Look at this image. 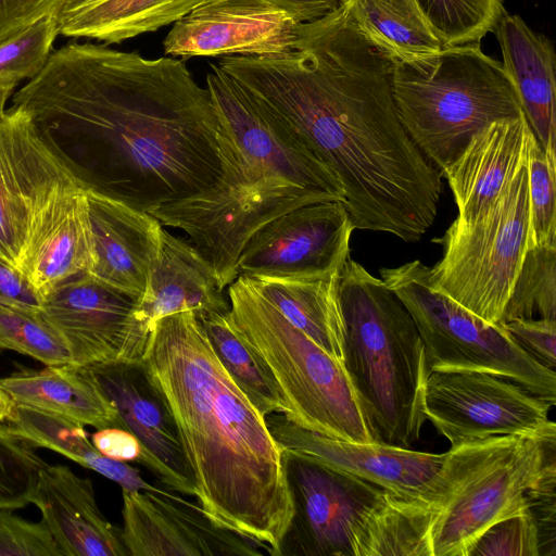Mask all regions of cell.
I'll return each mask as SVG.
<instances>
[{
    "instance_id": "obj_10",
    "label": "cell",
    "mask_w": 556,
    "mask_h": 556,
    "mask_svg": "<svg viewBox=\"0 0 556 556\" xmlns=\"http://www.w3.org/2000/svg\"><path fill=\"white\" fill-rule=\"evenodd\" d=\"M527 162L475 222H453L433 241L442 258L430 267L432 286L491 324H498L529 248Z\"/></svg>"
},
{
    "instance_id": "obj_12",
    "label": "cell",
    "mask_w": 556,
    "mask_h": 556,
    "mask_svg": "<svg viewBox=\"0 0 556 556\" xmlns=\"http://www.w3.org/2000/svg\"><path fill=\"white\" fill-rule=\"evenodd\" d=\"M293 516L280 556H354V532L386 490L305 455L285 451Z\"/></svg>"
},
{
    "instance_id": "obj_18",
    "label": "cell",
    "mask_w": 556,
    "mask_h": 556,
    "mask_svg": "<svg viewBox=\"0 0 556 556\" xmlns=\"http://www.w3.org/2000/svg\"><path fill=\"white\" fill-rule=\"evenodd\" d=\"M74 176L29 115L11 106L0 117V260L20 266L31 216L49 190Z\"/></svg>"
},
{
    "instance_id": "obj_31",
    "label": "cell",
    "mask_w": 556,
    "mask_h": 556,
    "mask_svg": "<svg viewBox=\"0 0 556 556\" xmlns=\"http://www.w3.org/2000/svg\"><path fill=\"white\" fill-rule=\"evenodd\" d=\"M342 7L368 43L393 63L444 48L415 0H343Z\"/></svg>"
},
{
    "instance_id": "obj_1",
    "label": "cell",
    "mask_w": 556,
    "mask_h": 556,
    "mask_svg": "<svg viewBox=\"0 0 556 556\" xmlns=\"http://www.w3.org/2000/svg\"><path fill=\"white\" fill-rule=\"evenodd\" d=\"M88 191L139 211L213 188L219 123L184 60L70 43L12 97Z\"/></svg>"
},
{
    "instance_id": "obj_15",
    "label": "cell",
    "mask_w": 556,
    "mask_h": 556,
    "mask_svg": "<svg viewBox=\"0 0 556 556\" xmlns=\"http://www.w3.org/2000/svg\"><path fill=\"white\" fill-rule=\"evenodd\" d=\"M117 414L119 428L132 433L141 447L139 463L167 488L197 495L174 416L142 359L85 366Z\"/></svg>"
},
{
    "instance_id": "obj_2",
    "label": "cell",
    "mask_w": 556,
    "mask_h": 556,
    "mask_svg": "<svg viewBox=\"0 0 556 556\" xmlns=\"http://www.w3.org/2000/svg\"><path fill=\"white\" fill-rule=\"evenodd\" d=\"M339 179L354 229L418 241L432 226L442 174L399 117L393 62L343 7L300 24L295 50L217 64Z\"/></svg>"
},
{
    "instance_id": "obj_45",
    "label": "cell",
    "mask_w": 556,
    "mask_h": 556,
    "mask_svg": "<svg viewBox=\"0 0 556 556\" xmlns=\"http://www.w3.org/2000/svg\"><path fill=\"white\" fill-rule=\"evenodd\" d=\"M298 23L315 22L340 9L343 0H270Z\"/></svg>"
},
{
    "instance_id": "obj_36",
    "label": "cell",
    "mask_w": 556,
    "mask_h": 556,
    "mask_svg": "<svg viewBox=\"0 0 556 556\" xmlns=\"http://www.w3.org/2000/svg\"><path fill=\"white\" fill-rule=\"evenodd\" d=\"M528 194L530 247H556V162L552 161L533 135L528 150Z\"/></svg>"
},
{
    "instance_id": "obj_26",
    "label": "cell",
    "mask_w": 556,
    "mask_h": 556,
    "mask_svg": "<svg viewBox=\"0 0 556 556\" xmlns=\"http://www.w3.org/2000/svg\"><path fill=\"white\" fill-rule=\"evenodd\" d=\"M12 403L53 413L97 429L118 427L117 414L85 366L24 370L0 378Z\"/></svg>"
},
{
    "instance_id": "obj_34",
    "label": "cell",
    "mask_w": 556,
    "mask_h": 556,
    "mask_svg": "<svg viewBox=\"0 0 556 556\" xmlns=\"http://www.w3.org/2000/svg\"><path fill=\"white\" fill-rule=\"evenodd\" d=\"M535 316L556 321V247L528 248L500 323Z\"/></svg>"
},
{
    "instance_id": "obj_46",
    "label": "cell",
    "mask_w": 556,
    "mask_h": 556,
    "mask_svg": "<svg viewBox=\"0 0 556 556\" xmlns=\"http://www.w3.org/2000/svg\"><path fill=\"white\" fill-rule=\"evenodd\" d=\"M17 84L16 79L0 78V117L4 114L7 110L5 104Z\"/></svg>"
},
{
    "instance_id": "obj_27",
    "label": "cell",
    "mask_w": 556,
    "mask_h": 556,
    "mask_svg": "<svg viewBox=\"0 0 556 556\" xmlns=\"http://www.w3.org/2000/svg\"><path fill=\"white\" fill-rule=\"evenodd\" d=\"M207 0H65L59 34L121 43L175 23Z\"/></svg>"
},
{
    "instance_id": "obj_35",
    "label": "cell",
    "mask_w": 556,
    "mask_h": 556,
    "mask_svg": "<svg viewBox=\"0 0 556 556\" xmlns=\"http://www.w3.org/2000/svg\"><path fill=\"white\" fill-rule=\"evenodd\" d=\"M0 349L30 356L46 366L73 364L65 341L40 307L0 304Z\"/></svg>"
},
{
    "instance_id": "obj_19",
    "label": "cell",
    "mask_w": 556,
    "mask_h": 556,
    "mask_svg": "<svg viewBox=\"0 0 556 556\" xmlns=\"http://www.w3.org/2000/svg\"><path fill=\"white\" fill-rule=\"evenodd\" d=\"M265 420L285 451L361 477L403 498L431 501L434 495L445 453L333 439L306 430L281 413L267 415Z\"/></svg>"
},
{
    "instance_id": "obj_24",
    "label": "cell",
    "mask_w": 556,
    "mask_h": 556,
    "mask_svg": "<svg viewBox=\"0 0 556 556\" xmlns=\"http://www.w3.org/2000/svg\"><path fill=\"white\" fill-rule=\"evenodd\" d=\"M503 65L538 142L556 162V54L553 42L517 14L505 13L494 30Z\"/></svg>"
},
{
    "instance_id": "obj_16",
    "label": "cell",
    "mask_w": 556,
    "mask_h": 556,
    "mask_svg": "<svg viewBox=\"0 0 556 556\" xmlns=\"http://www.w3.org/2000/svg\"><path fill=\"white\" fill-rule=\"evenodd\" d=\"M123 493L122 540L131 556H258L264 545L212 521L201 505L159 488Z\"/></svg>"
},
{
    "instance_id": "obj_14",
    "label": "cell",
    "mask_w": 556,
    "mask_h": 556,
    "mask_svg": "<svg viewBox=\"0 0 556 556\" xmlns=\"http://www.w3.org/2000/svg\"><path fill=\"white\" fill-rule=\"evenodd\" d=\"M353 230L341 201L295 208L253 233L239 256L237 277L294 278L342 268Z\"/></svg>"
},
{
    "instance_id": "obj_38",
    "label": "cell",
    "mask_w": 556,
    "mask_h": 556,
    "mask_svg": "<svg viewBox=\"0 0 556 556\" xmlns=\"http://www.w3.org/2000/svg\"><path fill=\"white\" fill-rule=\"evenodd\" d=\"M59 34L56 14L48 15L0 45V78L31 79L45 66Z\"/></svg>"
},
{
    "instance_id": "obj_22",
    "label": "cell",
    "mask_w": 556,
    "mask_h": 556,
    "mask_svg": "<svg viewBox=\"0 0 556 556\" xmlns=\"http://www.w3.org/2000/svg\"><path fill=\"white\" fill-rule=\"evenodd\" d=\"M534 134L525 116L494 122L472 136L462 154L442 173L467 225L482 215L527 162Z\"/></svg>"
},
{
    "instance_id": "obj_8",
    "label": "cell",
    "mask_w": 556,
    "mask_h": 556,
    "mask_svg": "<svg viewBox=\"0 0 556 556\" xmlns=\"http://www.w3.org/2000/svg\"><path fill=\"white\" fill-rule=\"evenodd\" d=\"M555 439L494 435L451 447L430 501L432 556H466L490 526L529 509L526 494L555 456Z\"/></svg>"
},
{
    "instance_id": "obj_23",
    "label": "cell",
    "mask_w": 556,
    "mask_h": 556,
    "mask_svg": "<svg viewBox=\"0 0 556 556\" xmlns=\"http://www.w3.org/2000/svg\"><path fill=\"white\" fill-rule=\"evenodd\" d=\"M30 503L64 556H129L121 530L101 513L92 485L65 465L41 469Z\"/></svg>"
},
{
    "instance_id": "obj_25",
    "label": "cell",
    "mask_w": 556,
    "mask_h": 556,
    "mask_svg": "<svg viewBox=\"0 0 556 556\" xmlns=\"http://www.w3.org/2000/svg\"><path fill=\"white\" fill-rule=\"evenodd\" d=\"M224 289L199 251L163 229L159 258L140 299L138 317L151 331L161 318L191 311L197 316L229 311Z\"/></svg>"
},
{
    "instance_id": "obj_28",
    "label": "cell",
    "mask_w": 556,
    "mask_h": 556,
    "mask_svg": "<svg viewBox=\"0 0 556 556\" xmlns=\"http://www.w3.org/2000/svg\"><path fill=\"white\" fill-rule=\"evenodd\" d=\"M341 270L337 268L306 277L250 280L288 321L342 363L343 320L339 300Z\"/></svg>"
},
{
    "instance_id": "obj_9",
    "label": "cell",
    "mask_w": 556,
    "mask_h": 556,
    "mask_svg": "<svg viewBox=\"0 0 556 556\" xmlns=\"http://www.w3.org/2000/svg\"><path fill=\"white\" fill-rule=\"evenodd\" d=\"M381 280L403 302L421 337L429 374L433 370L482 371L509 379L534 396L556 403V374L530 357L506 332L472 314L430 281L419 260L379 270Z\"/></svg>"
},
{
    "instance_id": "obj_11",
    "label": "cell",
    "mask_w": 556,
    "mask_h": 556,
    "mask_svg": "<svg viewBox=\"0 0 556 556\" xmlns=\"http://www.w3.org/2000/svg\"><path fill=\"white\" fill-rule=\"evenodd\" d=\"M552 405L521 386L472 370L428 375L424 414L451 446L494 435H552Z\"/></svg>"
},
{
    "instance_id": "obj_42",
    "label": "cell",
    "mask_w": 556,
    "mask_h": 556,
    "mask_svg": "<svg viewBox=\"0 0 556 556\" xmlns=\"http://www.w3.org/2000/svg\"><path fill=\"white\" fill-rule=\"evenodd\" d=\"M65 0H0V45L40 18L56 14Z\"/></svg>"
},
{
    "instance_id": "obj_32",
    "label": "cell",
    "mask_w": 556,
    "mask_h": 556,
    "mask_svg": "<svg viewBox=\"0 0 556 556\" xmlns=\"http://www.w3.org/2000/svg\"><path fill=\"white\" fill-rule=\"evenodd\" d=\"M228 312L197 317L217 358L256 409L263 416L283 414L286 406L271 375L236 332Z\"/></svg>"
},
{
    "instance_id": "obj_41",
    "label": "cell",
    "mask_w": 556,
    "mask_h": 556,
    "mask_svg": "<svg viewBox=\"0 0 556 556\" xmlns=\"http://www.w3.org/2000/svg\"><path fill=\"white\" fill-rule=\"evenodd\" d=\"M510 338L534 361L554 370L556 365V321L517 318L500 323Z\"/></svg>"
},
{
    "instance_id": "obj_30",
    "label": "cell",
    "mask_w": 556,
    "mask_h": 556,
    "mask_svg": "<svg viewBox=\"0 0 556 556\" xmlns=\"http://www.w3.org/2000/svg\"><path fill=\"white\" fill-rule=\"evenodd\" d=\"M435 508L430 501L386 491L354 532V556H432Z\"/></svg>"
},
{
    "instance_id": "obj_4",
    "label": "cell",
    "mask_w": 556,
    "mask_h": 556,
    "mask_svg": "<svg viewBox=\"0 0 556 556\" xmlns=\"http://www.w3.org/2000/svg\"><path fill=\"white\" fill-rule=\"evenodd\" d=\"M206 88L219 123L224 175L213 188L149 213L185 231L225 289L260 228L301 206L344 203L345 197L336 175L217 64H211Z\"/></svg>"
},
{
    "instance_id": "obj_17",
    "label": "cell",
    "mask_w": 556,
    "mask_h": 556,
    "mask_svg": "<svg viewBox=\"0 0 556 556\" xmlns=\"http://www.w3.org/2000/svg\"><path fill=\"white\" fill-rule=\"evenodd\" d=\"M298 23L270 0H207L173 23L172 56H264L295 50Z\"/></svg>"
},
{
    "instance_id": "obj_29",
    "label": "cell",
    "mask_w": 556,
    "mask_h": 556,
    "mask_svg": "<svg viewBox=\"0 0 556 556\" xmlns=\"http://www.w3.org/2000/svg\"><path fill=\"white\" fill-rule=\"evenodd\" d=\"M9 430L31 447H46L116 482L126 491H157L139 471L102 455L90 442L84 425L43 410L12 403Z\"/></svg>"
},
{
    "instance_id": "obj_6",
    "label": "cell",
    "mask_w": 556,
    "mask_h": 556,
    "mask_svg": "<svg viewBox=\"0 0 556 556\" xmlns=\"http://www.w3.org/2000/svg\"><path fill=\"white\" fill-rule=\"evenodd\" d=\"M392 93L408 136L441 174L479 130L523 114L503 63L480 43L394 62Z\"/></svg>"
},
{
    "instance_id": "obj_40",
    "label": "cell",
    "mask_w": 556,
    "mask_h": 556,
    "mask_svg": "<svg viewBox=\"0 0 556 556\" xmlns=\"http://www.w3.org/2000/svg\"><path fill=\"white\" fill-rule=\"evenodd\" d=\"M0 508V556H64L47 526Z\"/></svg>"
},
{
    "instance_id": "obj_44",
    "label": "cell",
    "mask_w": 556,
    "mask_h": 556,
    "mask_svg": "<svg viewBox=\"0 0 556 556\" xmlns=\"http://www.w3.org/2000/svg\"><path fill=\"white\" fill-rule=\"evenodd\" d=\"M0 304L40 307L41 298L17 268L0 260Z\"/></svg>"
},
{
    "instance_id": "obj_39",
    "label": "cell",
    "mask_w": 556,
    "mask_h": 556,
    "mask_svg": "<svg viewBox=\"0 0 556 556\" xmlns=\"http://www.w3.org/2000/svg\"><path fill=\"white\" fill-rule=\"evenodd\" d=\"M539 527L530 509L506 517L485 529L466 556H540Z\"/></svg>"
},
{
    "instance_id": "obj_5",
    "label": "cell",
    "mask_w": 556,
    "mask_h": 556,
    "mask_svg": "<svg viewBox=\"0 0 556 556\" xmlns=\"http://www.w3.org/2000/svg\"><path fill=\"white\" fill-rule=\"evenodd\" d=\"M339 300L342 365L375 441L408 448L426 421L429 371L418 328L381 278L351 257L341 270Z\"/></svg>"
},
{
    "instance_id": "obj_7",
    "label": "cell",
    "mask_w": 556,
    "mask_h": 556,
    "mask_svg": "<svg viewBox=\"0 0 556 556\" xmlns=\"http://www.w3.org/2000/svg\"><path fill=\"white\" fill-rule=\"evenodd\" d=\"M229 320L271 375L293 424L333 439L376 442L348 374L245 277L228 286Z\"/></svg>"
},
{
    "instance_id": "obj_37",
    "label": "cell",
    "mask_w": 556,
    "mask_h": 556,
    "mask_svg": "<svg viewBox=\"0 0 556 556\" xmlns=\"http://www.w3.org/2000/svg\"><path fill=\"white\" fill-rule=\"evenodd\" d=\"M48 464L31 446L0 426V508L17 509L30 504L39 473Z\"/></svg>"
},
{
    "instance_id": "obj_13",
    "label": "cell",
    "mask_w": 556,
    "mask_h": 556,
    "mask_svg": "<svg viewBox=\"0 0 556 556\" xmlns=\"http://www.w3.org/2000/svg\"><path fill=\"white\" fill-rule=\"evenodd\" d=\"M140 299L88 273L70 278L41 301V313L65 341L73 364L140 361L149 330L138 317Z\"/></svg>"
},
{
    "instance_id": "obj_20",
    "label": "cell",
    "mask_w": 556,
    "mask_h": 556,
    "mask_svg": "<svg viewBox=\"0 0 556 556\" xmlns=\"http://www.w3.org/2000/svg\"><path fill=\"white\" fill-rule=\"evenodd\" d=\"M88 191L75 178L54 185L35 210L18 269L42 299L91 263Z\"/></svg>"
},
{
    "instance_id": "obj_47",
    "label": "cell",
    "mask_w": 556,
    "mask_h": 556,
    "mask_svg": "<svg viewBox=\"0 0 556 556\" xmlns=\"http://www.w3.org/2000/svg\"><path fill=\"white\" fill-rule=\"evenodd\" d=\"M11 407H12L11 400L0 389V422H3L7 420L9 414H10Z\"/></svg>"
},
{
    "instance_id": "obj_43",
    "label": "cell",
    "mask_w": 556,
    "mask_h": 556,
    "mask_svg": "<svg viewBox=\"0 0 556 556\" xmlns=\"http://www.w3.org/2000/svg\"><path fill=\"white\" fill-rule=\"evenodd\" d=\"M94 447L104 456L119 462H138L141 447L137 438L118 427L98 429L91 435Z\"/></svg>"
},
{
    "instance_id": "obj_21",
    "label": "cell",
    "mask_w": 556,
    "mask_h": 556,
    "mask_svg": "<svg viewBox=\"0 0 556 556\" xmlns=\"http://www.w3.org/2000/svg\"><path fill=\"white\" fill-rule=\"evenodd\" d=\"M88 203L92 253L87 273L141 299L161 251L162 224L148 212L92 191Z\"/></svg>"
},
{
    "instance_id": "obj_33",
    "label": "cell",
    "mask_w": 556,
    "mask_h": 556,
    "mask_svg": "<svg viewBox=\"0 0 556 556\" xmlns=\"http://www.w3.org/2000/svg\"><path fill=\"white\" fill-rule=\"evenodd\" d=\"M444 47L480 43L506 13L504 0H415Z\"/></svg>"
},
{
    "instance_id": "obj_3",
    "label": "cell",
    "mask_w": 556,
    "mask_h": 556,
    "mask_svg": "<svg viewBox=\"0 0 556 556\" xmlns=\"http://www.w3.org/2000/svg\"><path fill=\"white\" fill-rule=\"evenodd\" d=\"M142 362L174 416L206 516L280 556L293 516L283 450L217 358L197 315L159 319Z\"/></svg>"
}]
</instances>
